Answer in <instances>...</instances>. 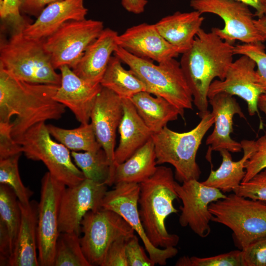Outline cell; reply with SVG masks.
Listing matches in <instances>:
<instances>
[{
  "label": "cell",
  "instance_id": "cell-1",
  "mask_svg": "<svg viewBox=\"0 0 266 266\" xmlns=\"http://www.w3.org/2000/svg\"><path fill=\"white\" fill-rule=\"evenodd\" d=\"M59 85L20 80L0 68V123H12L13 138L33 125L59 120L66 107L54 99Z\"/></svg>",
  "mask_w": 266,
  "mask_h": 266
},
{
  "label": "cell",
  "instance_id": "cell-2",
  "mask_svg": "<svg viewBox=\"0 0 266 266\" xmlns=\"http://www.w3.org/2000/svg\"><path fill=\"white\" fill-rule=\"evenodd\" d=\"M234 46L211 31L200 29L180 64L201 118L208 111L209 88L215 78L224 80L233 61Z\"/></svg>",
  "mask_w": 266,
  "mask_h": 266
},
{
  "label": "cell",
  "instance_id": "cell-3",
  "mask_svg": "<svg viewBox=\"0 0 266 266\" xmlns=\"http://www.w3.org/2000/svg\"><path fill=\"white\" fill-rule=\"evenodd\" d=\"M171 168L157 166L153 175L139 184L138 204L140 218L150 242L156 247H175L179 237L167 232L166 218L179 211L173 205L178 198L176 181Z\"/></svg>",
  "mask_w": 266,
  "mask_h": 266
},
{
  "label": "cell",
  "instance_id": "cell-4",
  "mask_svg": "<svg viewBox=\"0 0 266 266\" xmlns=\"http://www.w3.org/2000/svg\"><path fill=\"white\" fill-rule=\"evenodd\" d=\"M27 24L11 27L10 36L1 39L0 68L28 83L60 86L61 74L52 65L50 56L44 47V40L26 37L23 30Z\"/></svg>",
  "mask_w": 266,
  "mask_h": 266
},
{
  "label": "cell",
  "instance_id": "cell-5",
  "mask_svg": "<svg viewBox=\"0 0 266 266\" xmlns=\"http://www.w3.org/2000/svg\"><path fill=\"white\" fill-rule=\"evenodd\" d=\"M199 124L191 130L175 132L167 126L152 135L157 165L169 164L175 169V178L183 183L199 180L200 169L196 156L202 140L214 123V118L208 111Z\"/></svg>",
  "mask_w": 266,
  "mask_h": 266
},
{
  "label": "cell",
  "instance_id": "cell-6",
  "mask_svg": "<svg viewBox=\"0 0 266 266\" xmlns=\"http://www.w3.org/2000/svg\"><path fill=\"white\" fill-rule=\"evenodd\" d=\"M114 54L143 81L147 92L164 98L183 112L193 109L191 91L180 62L175 58L156 65L119 46Z\"/></svg>",
  "mask_w": 266,
  "mask_h": 266
},
{
  "label": "cell",
  "instance_id": "cell-7",
  "mask_svg": "<svg viewBox=\"0 0 266 266\" xmlns=\"http://www.w3.org/2000/svg\"><path fill=\"white\" fill-rule=\"evenodd\" d=\"M209 210L213 215L212 221L233 231L234 243L240 250L266 236V201L233 193L211 203Z\"/></svg>",
  "mask_w": 266,
  "mask_h": 266
},
{
  "label": "cell",
  "instance_id": "cell-8",
  "mask_svg": "<svg viewBox=\"0 0 266 266\" xmlns=\"http://www.w3.org/2000/svg\"><path fill=\"white\" fill-rule=\"evenodd\" d=\"M14 139L28 159L41 161L50 174L67 187L78 185L85 179L72 161L69 149L52 139L45 122L33 125Z\"/></svg>",
  "mask_w": 266,
  "mask_h": 266
},
{
  "label": "cell",
  "instance_id": "cell-9",
  "mask_svg": "<svg viewBox=\"0 0 266 266\" xmlns=\"http://www.w3.org/2000/svg\"><path fill=\"white\" fill-rule=\"evenodd\" d=\"M134 231L118 213L108 209L89 211L81 222L80 241L91 266H101L110 245L121 237H130Z\"/></svg>",
  "mask_w": 266,
  "mask_h": 266
},
{
  "label": "cell",
  "instance_id": "cell-10",
  "mask_svg": "<svg viewBox=\"0 0 266 266\" xmlns=\"http://www.w3.org/2000/svg\"><path fill=\"white\" fill-rule=\"evenodd\" d=\"M104 29L102 21L85 19L64 24L43 41L55 69L67 66L73 68L88 46Z\"/></svg>",
  "mask_w": 266,
  "mask_h": 266
},
{
  "label": "cell",
  "instance_id": "cell-11",
  "mask_svg": "<svg viewBox=\"0 0 266 266\" xmlns=\"http://www.w3.org/2000/svg\"><path fill=\"white\" fill-rule=\"evenodd\" d=\"M194 10L211 13L224 22L223 29L213 28L211 31L223 40L233 44L235 40L243 43L264 42L265 38L254 24L255 17L246 4L237 0H191Z\"/></svg>",
  "mask_w": 266,
  "mask_h": 266
},
{
  "label": "cell",
  "instance_id": "cell-12",
  "mask_svg": "<svg viewBox=\"0 0 266 266\" xmlns=\"http://www.w3.org/2000/svg\"><path fill=\"white\" fill-rule=\"evenodd\" d=\"M66 186L48 171L41 180L37 226L39 265L53 266L56 244L60 234V204Z\"/></svg>",
  "mask_w": 266,
  "mask_h": 266
},
{
  "label": "cell",
  "instance_id": "cell-13",
  "mask_svg": "<svg viewBox=\"0 0 266 266\" xmlns=\"http://www.w3.org/2000/svg\"><path fill=\"white\" fill-rule=\"evenodd\" d=\"M114 185L113 189L106 192L101 202V208L113 211L122 216L141 238L154 264L166 265L168 259L177 255L178 250L175 247L157 248L149 241L139 214V184L122 182Z\"/></svg>",
  "mask_w": 266,
  "mask_h": 266
},
{
  "label": "cell",
  "instance_id": "cell-14",
  "mask_svg": "<svg viewBox=\"0 0 266 266\" xmlns=\"http://www.w3.org/2000/svg\"><path fill=\"white\" fill-rule=\"evenodd\" d=\"M175 190L182 202L179 218L181 226L189 227L200 237H207L210 233V222L212 214L209 204L226 196L220 190L203 184L198 180L192 179L180 185L176 182Z\"/></svg>",
  "mask_w": 266,
  "mask_h": 266
},
{
  "label": "cell",
  "instance_id": "cell-15",
  "mask_svg": "<svg viewBox=\"0 0 266 266\" xmlns=\"http://www.w3.org/2000/svg\"><path fill=\"white\" fill-rule=\"evenodd\" d=\"M107 185L88 179L78 185L66 187L61 201L60 233H81V222L89 211L101 208Z\"/></svg>",
  "mask_w": 266,
  "mask_h": 266
},
{
  "label": "cell",
  "instance_id": "cell-16",
  "mask_svg": "<svg viewBox=\"0 0 266 266\" xmlns=\"http://www.w3.org/2000/svg\"><path fill=\"white\" fill-rule=\"evenodd\" d=\"M256 66L253 59L241 55L231 64L224 80H215L211 83L208 99L221 93L237 96L246 102L249 114L255 115L258 112L259 98L266 93L258 82Z\"/></svg>",
  "mask_w": 266,
  "mask_h": 266
},
{
  "label": "cell",
  "instance_id": "cell-17",
  "mask_svg": "<svg viewBox=\"0 0 266 266\" xmlns=\"http://www.w3.org/2000/svg\"><path fill=\"white\" fill-rule=\"evenodd\" d=\"M123 115L122 99L113 91L102 87L92 108L90 123L97 141L107 156L111 171L114 161L116 131Z\"/></svg>",
  "mask_w": 266,
  "mask_h": 266
},
{
  "label": "cell",
  "instance_id": "cell-18",
  "mask_svg": "<svg viewBox=\"0 0 266 266\" xmlns=\"http://www.w3.org/2000/svg\"><path fill=\"white\" fill-rule=\"evenodd\" d=\"M214 118V128L206 139L208 149L206 155L211 162L212 151L227 150L232 153H238L242 150L240 142L233 139L230 134L233 132V118L238 115L245 119V116L236 100L230 94L221 93L208 99Z\"/></svg>",
  "mask_w": 266,
  "mask_h": 266
},
{
  "label": "cell",
  "instance_id": "cell-19",
  "mask_svg": "<svg viewBox=\"0 0 266 266\" xmlns=\"http://www.w3.org/2000/svg\"><path fill=\"white\" fill-rule=\"evenodd\" d=\"M117 43L119 47L130 53L158 63L181 54L180 49L160 34L155 24L143 23L131 27L118 35Z\"/></svg>",
  "mask_w": 266,
  "mask_h": 266
},
{
  "label": "cell",
  "instance_id": "cell-20",
  "mask_svg": "<svg viewBox=\"0 0 266 266\" xmlns=\"http://www.w3.org/2000/svg\"><path fill=\"white\" fill-rule=\"evenodd\" d=\"M59 69L61 82L54 99L69 108L81 124L89 123L95 100L102 86L83 79L67 66Z\"/></svg>",
  "mask_w": 266,
  "mask_h": 266
},
{
  "label": "cell",
  "instance_id": "cell-21",
  "mask_svg": "<svg viewBox=\"0 0 266 266\" xmlns=\"http://www.w3.org/2000/svg\"><path fill=\"white\" fill-rule=\"evenodd\" d=\"M84 0H60L49 4L33 22L25 26L24 34L29 38L44 40L65 23L86 19L88 10L84 6Z\"/></svg>",
  "mask_w": 266,
  "mask_h": 266
},
{
  "label": "cell",
  "instance_id": "cell-22",
  "mask_svg": "<svg viewBox=\"0 0 266 266\" xmlns=\"http://www.w3.org/2000/svg\"><path fill=\"white\" fill-rule=\"evenodd\" d=\"M118 35L113 30L104 29L87 48L78 63L72 69L73 72L87 81L100 83L111 54L119 46Z\"/></svg>",
  "mask_w": 266,
  "mask_h": 266
},
{
  "label": "cell",
  "instance_id": "cell-23",
  "mask_svg": "<svg viewBox=\"0 0 266 266\" xmlns=\"http://www.w3.org/2000/svg\"><path fill=\"white\" fill-rule=\"evenodd\" d=\"M21 223L9 260L10 266H38L37 226L38 202L21 203Z\"/></svg>",
  "mask_w": 266,
  "mask_h": 266
},
{
  "label": "cell",
  "instance_id": "cell-24",
  "mask_svg": "<svg viewBox=\"0 0 266 266\" xmlns=\"http://www.w3.org/2000/svg\"><path fill=\"white\" fill-rule=\"evenodd\" d=\"M122 100L123 115L118 127L120 140L115 150L113 166L128 159L152 138L153 134L131 100Z\"/></svg>",
  "mask_w": 266,
  "mask_h": 266
},
{
  "label": "cell",
  "instance_id": "cell-25",
  "mask_svg": "<svg viewBox=\"0 0 266 266\" xmlns=\"http://www.w3.org/2000/svg\"><path fill=\"white\" fill-rule=\"evenodd\" d=\"M204 19L201 14L196 10L176 11L163 17L155 25L160 34L183 54L192 46Z\"/></svg>",
  "mask_w": 266,
  "mask_h": 266
},
{
  "label": "cell",
  "instance_id": "cell-26",
  "mask_svg": "<svg viewBox=\"0 0 266 266\" xmlns=\"http://www.w3.org/2000/svg\"><path fill=\"white\" fill-rule=\"evenodd\" d=\"M157 167L151 138L126 161L113 166L107 186L122 182L140 184L153 175Z\"/></svg>",
  "mask_w": 266,
  "mask_h": 266
},
{
  "label": "cell",
  "instance_id": "cell-27",
  "mask_svg": "<svg viewBox=\"0 0 266 266\" xmlns=\"http://www.w3.org/2000/svg\"><path fill=\"white\" fill-rule=\"evenodd\" d=\"M130 100L153 133L161 130L168 122L177 120L179 116L184 117V112L164 98L154 97L146 91L137 93Z\"/></svg>",
  "mask_w": 266,
  "mask_h": 266
},
{
  "label": "cell",
  "instance_id": "cell-28",
  "mask_svg": "<svg viewBox=\"0 0 266 266\" xmlns=\"http://www.w3.org/2000/svg\"><path fill=\"white\" fill-rule=\"evenodd\" d=\"M240 143L243 151L242 158L234 161L230 151L224 149L220 151L222 163L216 170H211L207 178L201 182L203 184L223 193L233 192L240 185L246 174L245 163L251 154L249 140H242Z\"/></svg>",
  "mask_w": 266,
  "mask_h": 266
},
{
  "label": "cell",
  "instance_id": "cell-29",
  "mask_svg": "<svg viewBox=\"0 0 266 266\" xmlns=\"http://www.w3.org/2000/svg\"><path fill=\"white\" fill-rule=\"evenodd\" d=\"M121 62L115 55L111 57L100 82L101 85L122 99H130L137 93L147 92L143 81L131 69H125Z\"/></svg>",
  "mask_w": 266,
  "mask_h": 266
},
{
  "label": "cell",
  "instance_id": "cell-30",
  "mask_svg": "<svg viewBox=\"0 0 266 266\" xmlns=\"http://www.w3.org/2000/svg\"><path fill=\"white\" fill-rule=\"evenodd\" d=\"M46 126L51 135L69 150L95 151L101 148L90 123L81 124L79 127L72 129H63L52 124Z\"/></svg>",
  "mask_w": 266,
  "mask_h": 266
},
{
  "label": "cell",
  "instance_id": "cell-31",
  "mask_svg": "<svg viewBox=\"0 0 266 266\" xmlns=\"http://www.w3.org/2000/svg\"><path fill=\"white\" fill-rule=\"evenodd\" d=\"M71 155L74 163L82 171L86 179L107 185L111 166L102 148L95 151H72Z\"/></svg>",
  "mask_w": 266,
  "mask_h": 266
},
{
  "label": "cell",
  "instance_id": "cell-32",
  "mask_svg": "<svg viewBox=\"0 0 266 266\" xmlns=\"http://www.w3.org/2000/svg\"><path fill=\"white\" fill-rule=\"evenodd\" d=\"M21 212L18 199L9 186L0 184V225L8 233L12 253L19 230Z\"/></svg>",
  "mask_w": 266,
  "mask_h": 266
},
{
  "label": "cell",
  "instance_id": "cell-33",
  "mask_svg": "<svg viewBox=\"0 0 266 266\" xmlns=\"http://www.w3.org/2000/svg\"><path fill=\"white\" fill-rule=\"evenodd\" d=\"M53 266H91L82 250L79 235L60 233L56 244Z\"/></svg>",
  "mask_w": 266,
  "mask_h": 266
},
{
  "label": "cell",
  "instance_id": "cell-34",
  "mask_svg": "<svg viewBox=\"0 0 266 266\" xmlns=\"http://www.w3.org/2000/svg\"><path fill=\"white\" fill-rule=\"evenodd\" d=\"M21 154L0 160V183L10 186L18 200L22 203L27 204L30 201L33 193L25 186L20 176L18 163Z\"/></svg>",
  "mask_w": 266,
  "mask_h": 266
},
{
  "label": "cell",
  "instance_id": "cell-35",
  "mask_svg": "<svg viewBox=\"0 0 266 266\" xmlns=\"http://www.w3.org/2000/svg\"><path fill=\"white\" fill-rule=\"evenodd\" d=\"M176 266H242L241 250H233L214 256L200 258L184 256L175 263Z\"/></svg>",
  "mask_w": 266,
  "mask_h": 266
},
{
  "label": "cell",
  "instance_id": "cell-36",
  "mask_svg": "<svg viewBox=\"0 0 266 266\" xmlns=\"http://www.w3.org/2000/svg\"><path fill=\"white\" fill-rule=\"evenodd\" d=\"M234 53L235 55L247 56L255 61L258 82L266 91V52L263 42L236 45Z\"/></svg>",
  "mask_w": 266,
  "mask_h": 266
},
{
  "label": "cell",
  "instance_id": "cell-37",
  "mask_svg": "<svg viewBox=\"0 0 266 266\" xmlns=\"http://www.w3.org/2000/svg\"><path fill=\"white\" fill-rule=\"evenodd\" d=\"M249 141L251 154L245 163L246 174L242 182L249 181L266 168V133L256 140H249Z\"/></svg>",
  "mask_w": 266,
  "mask_h": 266
},
{
  "label": "cell",
  "instance_id": "cell-38",
  "mask_svg": "<svg viewBox=\"0 0 266 266\" xmlns=\"http://www.w3.org/2000/svg\"><path fill=\"white\" fill-rule=\"evenodd\" d=\"M233 192L245 198L266 201V168L258 172L249 181L241 182Z\"/></svg>",
  "mask_w": 266,
  "mask_h": 266
},
{
  "label": "cell",
  "instance_id": "cell-39",
  "mask_svg": "<svg viewBox=\"0 0 266 266\" xmlns=\"http://www.w3.org/2000/svg\"><path fill=\"white\" fill-rule=\"evenodd\" d=\"M241 250L242 266H266V236Z\"/></svg>",
  "mask_w": 266,
  "mask_h": 266
},
{
  "label": "cell",
  "instance_id": "cell-40",
  "mask_svg": "<svg viewBox=\"0 0 266 266\" xmlns=\"http://www.w3.org/2000/svg\"><path fill=\"white\" fill-rule=\"evenodd\" d=\"M126 254L129 266H154V263L147 256L139 244L138 238L134 234L128 240Z\"/></svg>",
  "mask_w": 266,
  "mask_h": 266
},
{
  "label": "cell",
  "instance_id": "cell-41",
  "mask_svg": "<svg viewBox=\"0 0 266 266\" xmlns=\"http://www.w3.org/2000/svg\"><path fill=\"white\" fill-rule=\"evenodd\" d=\"M130 237H121L114 241L107 250L101 266H129L126 246Z\"/></svg>",
  "mask_w": 266,
  "mask_h": 266
},
{
  "label": "cell",
  "instance_id": "cell-42",
  "mask_svg": "<svg viewBox=\"0 0 266 266\" xmlns=\"http://www.w3.org/2000/svg\"><path fill=\"white\" fill-rule=\"evenodd\" d=\"M12 123H0V160L23 153L11 134Z\"/></svg>",
  "mask_w": 266,
  "mask_h": 266
},
{
  "label": "cell",
  "instance_id": "cell-43",
  "mask_svg": "<svg viewBox=\"0 0 266 266\" xmlns=\"http://www.w3.org/2000/svg\"><path fill=\"white\" fill-rule=\"evenodd\" d=\"M0 17L11 27L22 26L29 21L20 11L19 0H0Z\"/></svg>",
  "mask_w": 266,
  "mask_h": 266
},
{
  "label": "cell",
  "instance_id": "cell-44",
  "mask_svg": "<svg viewBox=\"0 0 266 266\" xmlns=\"http://www.w3.org/2000/svg\"><path fill=\"white\" fill-rule=\"evenodd\" d=\"M60 0H19L21 14L34 16L36 18L49 4Z\"/></svg>",
  "mask_w": 266,
  "mask_h": 266
},
{
  "label": "cell",
  "instance_id": "cell-45",
  "mask_svg": "<svg viewBox=\"0 0 266 266\" xmlns=\"http://www.w3.org/2000/svg\"><path fill=\"white\" fill-rule=\"evenodd\" d=\"M148 3L147 0H122L121 4L127 11L135 14L142 13Z\"/></svg>",
  "mask_w": 266,
  "mask_h": 266
},
{
  "label": "cell",
  "instance_id": "cell-46",
  "mask_svg": "<svg viewBox=\"0 0 266 266\" xmlns=\"http://www.w3.org/2000/svg\"><path fill=\"white\" fill-rule=\"evenodd\" d=\"M241 1L249 6L253 7L255 12V16L258 18L266 16V0H237Z\"/></svg>",
  "mask_w": 266,
  "mask_h": 266
},
{
  "label": "cell",
  "instance_id": "cell-47",
  "mask_svg": "<svg viewBox=\"0 0 266 266\" xmlns=\"http://www.w3.org/2000/svg\"><path fill=\"white\" fill-rule=\"evenodd\" d=\"M254 24L261 34L266 39V17L254 20Z\"/></svg>",
  "mask_w": 266,
  "mask_h": 266
},
{
  "label": "cell",
  "instance_id": "cell-48",
  "mask_svg": "<svg viewBox=\"0 0 266 266\" xmlns=\"http://www.w3.org/2000/svg\"><path fill=\"white\" fill-rule=\"evenodd\" d=\"M258 107L262 111L266 117V93L262 94L258 100Z\"/></svg>",
  "mask_w": 266,
  "mask_h": 266
},
{
  "label": "cell",
  "instance_id": "cell-49",
  "mask_svg": "<svg viewBox=\"0 0 266 266\" xmlns=\"http://www.w3.org/2000/svg\"><path fill=\"white\" fill-rule=\"evenodd\" d=\"M266 17V16H265Z\"/></svg>",
  "mask_w": 266,
  "mask_h": 266
}]
</instances>
